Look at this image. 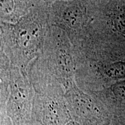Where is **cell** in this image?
I'll return each instance as SVG.
<instances>
[{
    "instance_id": "obj_2",
    "label": "cell",
    "mask_w": 125,
    "mask_h": 125,
    "mask_svg": "<svg viewBox=\"0 0 125 125\" xmlns=\"http://www.w3.org/2000/svg\"><path fill=\"white\" fill-rule=\"evenodd\" d=\"M83 14L81 9L75 5L67 6L64 10L62 18L64 22L71 27H78L82 23Z\"/></svg>"
},
{
    "instance_id": "obj_3",
    "label": "cell",
    "mask_w": 125,
    "mask_h": 125,
    "mask_svg": "<svg viewBox=\"0 0 125 125\" xmlns=\"http://www.w3.org/2000/svg\"><path fill=\"white\" fill-rule=\"evenodd\" d=\"M69 125H76L74 124V123H71V124H70Z\"/></svg>"
},
{
    "instance_id": "obj_1",
    "label": "cell",
    "mask_w": 125,
    "mask_h": 125,
    "mask_svg": "<svg viewBox=\"0 0 125 125\" xmlns=\"http://www.w3.org/2000/svg\"><path fill=\"white\" fill-rule=\"evenodd\" d=\"M24 27H20L17 35V40L20 48L26 49L27 47H30L31 45H33L36 40H38L39 30L35 26L27 27V29Z\"/></svg>"
}]
</instances>
